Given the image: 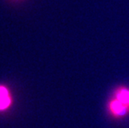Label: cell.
Listing matches in <instances>:
<instances>
[{
  "label": "cell",
  "mask_w": 129,
  "mask_h": 128,
  "mask_svg": "<svg viewBox=\"0 0 129 128\" xmlns=\"http://www.w3.org/2000/svg\"><path fill=\"white\" fill-rule=\"evenodd\" d=\"M108 110L114 118L120 119L129 114V88L119 87L108 101Z\"/></svg>",
  "instance_id": "cell-1"
},
{
  "label": "cell",
  "mask_w": 129,
  "mask_h": 128,
  "mask_svg": "<svg viewBox=\"0 0 129 128\" xmlns=\"http://www.w3.org/2000/svg\"><path fill=\"white\" fill-rule=\"evenodd\" d=\"M12 102V98L8 89L5 87L0 86V111L9 107Z\"/></svg>",
  "instance_id": "cell-2"
}]
</instances>
